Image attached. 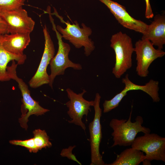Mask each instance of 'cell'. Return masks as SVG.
<instances>
[{
    "instance_id": "cell-1",
    "label": "cell",
    "mask_w": 165,
    "mask_h": 165,
    "mask_svg": "<svg viewBox=\"0 0 165 165\" xmlns=\"http://www.w3.org/2000/svg\"><path fill=\"white\" fill-rule=\"evenodd\" d=\"M132 109L127 120L114 118L110 121L109 125L113 130L111 135L114 142L112 147L131 145L138 133H150L149 128L142 126L144 121L142 116H138L135 121H131Z\"/></svg>"
},
{
    "instance_id": "cell-2",
    "label": "cell",
    "mask_w": 165,
    "mask_h": 165,
    "mask_svg": "<svg viewBox=\"0 0 165 165\" xmlns=\"http://www.w3.org/2000/svg\"><path fill=\"white\" fill-rule=\"evenodd\" d=\"M110 46L115 54V62L112 73L119 79L132 66V55L134 51L131 38L119 31L112 35Z\"/></svg>"
},
{
    "instance_id": "cell-3",
    "label": "cell",
    "mask_w": 165,
    "mask_h": 165,
    "mask_svg": "<svg viewBox=\"0 0 165 165\" xmlns=\"http://www.w3.org/2000/svg\"><path fill=\"white\" fill-rule=\"evenodd\" d=\"M18 65L15 63V61H13L11 65L7 66V70L10 79L17 82L21 91L23 102L21 109L22 115L21 117L19 119V121L20 126L27 130V123L30 116L32 115H42L50 110L41 107L38 102L31 97L28 86L17 75L16 69Z\"/></svg>"
},
{
    "instance_id": "cell-4",
    "label": "cell",
    "mask_w": 165,
    "mask_h": 165,
    "mask_svg": "<svg viewBox=\"0 0 165 165\" xmlns=\"http://www.w3.org/2000/svg\"><path fill=\"white\" fill-rule=\"evenodd\" d=\"M57 16L61 21L66 25L64 28L59 25L56 26L62 38L68 40L76 48L83 47L85 55L87 57L90 55L95 48L94 42L89 38L92 33L91 28L83 23L82 24V27L80 28L77 21L72 24L69 20L65 22L60 16Z\"/></svg>"
},
{
    "instance_id": "cell-5",
    "label": "cell",
    "mask_w": 165,
    "mask_h": 165,
    "mask_svg": "<svg viewBox=\"0 0 165 165\" xmlns=\"http://www.w3.org/2000/svg\"><path fill=\"white\" fill-rule=\"evenodd\" d=\"M49 14L53 29L56 33L58 45L57 52L51 60L49 64L51 73L49 75V83L48 84L52 88L56 77L58 75H64L67 68H71L75 70H80L82 69V67L81 64L74 63L69 59L68 55L71 50L70 46L68 44L63 41L62 35L57 30L53 18L50 13Z\"/></svg>"
},
{
    "instance_id": "cell-6",
    "label": "cell",
    "mask_w": 165,
    "mask_h": 165,
    "mask_svg": "<svg viewBox=\"0 0 165 165\" xmlns=\"http://www.w3.org/2000/svg\"><path fill=\"white\" fill-rule=\"evenodd\" d=\"M101 96L97 93L94 101V115L93 120L89 124L90 139L91 150L90 165H105L102 156L100 152V146L102 138L101 118L102 109L100 107Z\"/></svg>"
},
{
    "instance_id": "cell-7",
    "label": "cell",
    "mask_w": 165,
    "mask_h": 165,
    "mask_svg": "<svg viewBox=\"0 0 165 165\" xmlns=\"http://www.w3.org/2000/svg\"><path fill=\"white\" fill-rule=\"evenodd\" d=\"M131 147L145 153V159L165 162V138L155 133L145 134L136 138Z\"/></svg>"
},
{
    "instance_id": "cell-8",
    "label": "cell",
    "mask_w": 165,
    "mask_h": 165,
    "mask_svg": "<svg viewBox=\"0 0 165 165\" xmlns=\"http://www.w3.org/2000/svg\"><path fill=\"white\" fill-rule=\"evenodd\" d=\"M134 51L136 54V72L139 76L144 78L148 76V68L152 62L165 54V52L162 50L155 48L151 42L147 39H139L137 41Z\"/></svg>"
},
{
    "instance_id": "cell-9",
    "label": "cell",
    "mask_w": 165,
    "mask_h": 165,
    "mask_svg": "<svg viewBox=\"0 0 165 165\" xmlns=\"http://www.w3.org/2000/svg\"><path fill=\"white\" fill-rule=\"evenodd\" d=\"M66 91L69 100L65 105L68 108L67 113L71 119L68 122L80 127L85 131L86 127L82 119L84 116L86 117L91 111L90 107L93 106L94 101H88L83 98V95L86 92L85 90L78 94L69 88Z\"/></svg>"
},
{
    "instance_id": "cell-10",
    "label": "cell",
    "mask_w": 165,
    "mask_h": 165,
    "mask_svg": "<svg viewBox=\"0 0 165 165\" xmlns=\"http://www.w3.org/2000/svg\"><path fill=\"white\" fill-rule=\"evenodd\" d=\"M0 15L7 24L8 34H30L33 30L35 22L22 7L7 10L0 7Z\"/></svg>"
},
{
    "instance_id": "cell-11",
    "label": "cell",
    "mask_w": 165,
    "mask_h": 165,
    "mask_svg": "<svg viewBox=\"0 0 165 165\" xmlns=\"http://www.w3.org/2000/svg\"><path fill=\"white\" fill-rule=\"evenodd\" d=\"M122 81L125 85L123 90L112 99L105 101L106 105L109 109L112 110L117 107L123 98L127 95V93L131 90H141L148 95L153 102L157 103L160 101L158 81L151 79L144 85H138L130 80L128 74L122 79Z\"/></svg>"
},
{
    "instance_id": "cell-12",
    "label": "cell",
    "mask_w": 165,
    "mask_h": 165,
    "mask_svg": "<svg viewBox=\"0 0 165 165\" xmlns=\"http://www.w3.org/2000/svg\"><path fill=\"white\" fill-rule=\"evenodd\" d=\"M43 31L45 39L44 52L38 69L29 82L30 86L33 88L49 83V75L46 69L55 54L54 45L46 25L43 28Z\"/></svg>"
},
{
    "instance_id": "cell-13",
    "label": "cell",
    "mask_w": 165,
    "mask_h": 165,
    "mask_svg": "<svg viewBox=\"0 0 165 165\" xmlns=\"http://www.w3.org/2000/svg\"><path fill=\"white\" fill-rule=\"evenodd\" d=\"M99 0L106 6L118 22L123 27L142 34L145 32L148 25L133 17L124 6L111 0Z\"/></svg>"
},
{
    "instance_id": "cell-14",
    "label": "cell",
    "mask_w": 165,
    "mask_h": 165,
    "mask_svg": "<svg viewBox=\"0 0 165 165\" xmlns=\"http://www.w3.org/2000/svg\"><path fill=\"white\" fill-rule=\"evenodd\" d=\"M141 39L149 40L158 49L162 50L165 44V16L160 14L156 15L153 20L148 25Z\"/></svg>"
},
{
    "instance_id": "cell-15",
    "label": "cell",
    "mask_w": 165,
    "mask_h": 165,
    "mask_svg": "<svg viewBox=\"0 0 165 165\" xmlns=\"http://www.w3.org/2000/svg\"><path fill=\"white\" fill-rule=\"evenodd\" d=\"M30 41V33L6 34L3 35L2 45L9 53L22 55Z\"/></svg>"
},
{
    "instance_id": "cell-16",
    "label": "cell",
    "mask_w": 165,
    "mask_h": 165,
    "mask_svg": "<svg viewBox=\"0 0 165 165\" xmlns=\"http://www.w3.org/2000/svg\"><path fill=\"white\" fill-rule=\"evenodd\" d=\"M3 35H0V81H6L11 79L7 70V65L11 61H15L18 64H23L26 59V56L17 55L11 53L3 47L2 41Z\"/></svg>"
},
{
    "instance_id": "cell-17",
    "label": "cell",
    "mask_w": 165,
    "mask_h": 165,
    "mask_svg": "<svg viewBox=\"0 0 165 165\" xmlns=\"http://www.w3.org/2000/svg\"><path fill=\"white\" fill-rule=\"evenodd\" d=\"M146 158L144 152L133 148L126 149L117 155L116 160L108 165H138Z\"/></svg>"
},
{
    "instance_id": "cell-18",
    "label": "cell",
    "mask_w": 165,
    "mask_h": 165,
    "mask_svg": "<svg viewBox=\"0 0 165 165\" xmlns=\"http://www.w3.org/2000/svg\"><path fill=\"white\" fill-rule=\"evenodd\" d=\"M33 133L35 144L38 151L42 148H49L52 146V144L49 141V137L45 130L36 129Z\"/></svg>"
},
{
    "instance_id": "cell-19",
    "label": "cell",
    "mask_w": 165,
    "mask_h": 165,
    "mask_svg": "<svg viewBox=\"0 0 165 165\" xmlns=\"http://www.w3.org/2000/svg\"><path fill=\"white\" fill-rule=\"evenodd\" d=\"M25 0H0V7L7 10H12L22 7Z\"/></svg>"
},
{
    "instance_id": "cell-20",
    "label": "cell",
    "mask_w": 165,
    "mask_h": 165,
    "mask_svg": "<svg viewBox=\"0 0 165 165\" xmlns=\"http://www.w3.org/2000/svg\"><path fill=\"white\" fill-rule=\"evenodd\" d=\"M9 142L12 145L24 147L31 152L36 153L38 151L35 145L33 138L23 141L13 140L10 141Z\"/></svg>"
},
{
    "instance_id": "cell-21",
    "label": "cell",
    "mask_w": 165,
    "mask_h": 165,
    "mask_svg": "<svg viewBox=\"0 0 165 165\" xmlns=\"http://www.w3.org/2000/svg\"><path fill=\"white\" fill-rule=\"evenodd\" d=\"M76 147L75 145L70 146L67 148H63L61 151L60 155L62 157H66L68 159L75 161L79 165L81 163L77 159L76 156L72 153V151Z\"/></svg>"
},
{
    "instance_id": "cell-22",
    "label": "cell",
    "mask_w": 165,
    "mask_h": 165,
    "mask_svg": "<svg viewBox=\"0 0 165 165\" xmlns=\"http://www.w3.org/2000/svg\"><path fill=\"white\" fill-rule=\"evenodd\" d=\"M146 3V9L145 16L147 19H150L153 17V13L150 3L149 0H145Z\"/></svg>"
},
{
    "instance_id": "cell-23",
    "label": "cell",
    "mask_w": 165,
    "mask_h": 165,
    "mask_svg": "<svg viewBox=\"0 0 165 165\" xmlns=\"http://www.w3.org/2000/svg\"><path fill=\"white\" fill-rule=\"evenodd\" d=\"M8 34L7 24L0 15V35Z\"/></svg>"
},
{
    "instance_id": "cell-24",
    "label": "cell",
    "mask_w": 165,
    "mask_h": 165,
    "mask_svg": "<svg viewBox=\"0 0 165 165\" xmlns=\"http://www.w3.org/2000/svg\"><path fill=\"white\" fill-rule=\"evenodd\" d=\"M142 162L144 165H151L150 161L146 159L144 160Z\"/></svg>"
}]
</instances>
